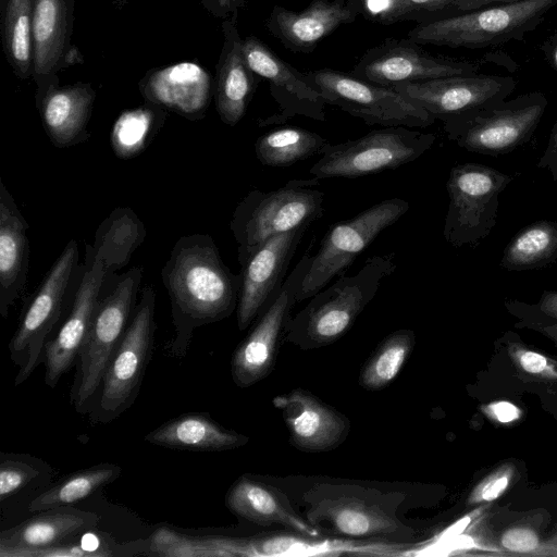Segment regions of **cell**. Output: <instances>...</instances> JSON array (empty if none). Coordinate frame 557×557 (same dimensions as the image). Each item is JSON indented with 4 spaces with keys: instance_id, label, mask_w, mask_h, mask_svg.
<instances>
[{
    "instance_id": "6da1fadb",
    "label": "cell",
    "mask_w": 557,
    "mask_h": 557,
    "mask_svg": "<svg viewBox=\"0 0 557 557\" xmlns=\"http://www.w3.org/2000/svg\"><path fill=\"white\" fill-rule=\"evenodd\" d=\"M176 331L171 350L184 356L196 327L230 317L236 309L240 274L223 262L210 235L181 237L161 272Z\"/></svg>"
},
{
    "instance_id": "7a4b0ae2",
    "label": "cell",
    "mask_w": 557,
    "mask_h": 557,
    "mask_svg": "<svg viewBox=\"0 0 557 557\" xmlns=\"http://www.w3.org/2000/svg\"><path fill=\"white\" fill-rule=\"evenodd\" d=\"M395 252L369 257L357 273H343L329 287L311 296L308 304L290 317L285 342L310 350L341 339L375 297L382 282L395 271Z\"/></svg>"
},
{
    "instance_id": "3957f363",
    "label": "cell",
    "mask_w": 557,
    "mask_h": 557,
    "mask_svg": "<svg viewBox=\"0 0 557 557\" xmlns=\"http://www.w3.org/2000/svg\"><path fill=\"white\" fill-rule=\"evenodd\" d=\"M404 494L356 484L319 483L304 495L306 519L320 532L347 539H405L413 530L397 517Z\"/></svg>"
},
{
    "instance_id": "277c9868",
    "label": "cell",
    "mask_w": 557,
    "mask_h": 557,
    "mask_svg": "<svg viewBox=\"0 0 557 557\" xmlns=\"http://www.w3.org/2000/svg\"><path fill=\"white\" fill-rule=\"evenodd\" d=\"M318 184L315 177L294 178L273 190L252 189L238 202L230 226L240 265L270 237L323 216L325 194L313 188Z\"/></svg>"
},
{
    "instance_id": "5b68a950",
    "label": "cell",
    "mask_w": 557,
    "mask_h": 557,
    "mask_svg": "<svg viewBox=\"0 0 557 557\" xmlns=\"http://www.w3.org/2000/svg\"><path fill=\"white\" fill-rule=\"evenodd\" d=\"M557 0H520L417 24L408 38L420 45L483 48L521 40L535 29Z\"/></svg>"
},
{
    "instance_id": "8992f818",
    "label": "cell",
    "mask_w": 557,
    "mask_h": 557,
    "mask_svg": "<svg viewBox=\"0 0 557 557\" xmlns=\"http://www.w3.org/2000/svg\"><path fill=\"white\" fill-rule=\"evenodd\" d=\"M547 104L544 94L532 91L446 119L443 128L448 139L469 152L503 156L531 139Z\"/></svg>"
},
{
    "instance_id": "52a82bcc",
    "label": "cell",
    "mask_w": 557,
    "mask_h": 557,
    "mask_svg": "<svg viewBox=\"0 0 557 557\" xmlns=\"http://www.w3.org/2000/svg\"><path fill=\"white\" fill-rule=\"evenodd\" d=\"M436 136L406 126L373 129L339 144H329L309 174L318 180L355 178L397 169L434 145Z\"/></svg>"
},
{
    "instance_id": "ba28073f",
    "label": "cell",
    "mask_w": 557,
    "mask_h": 557,
    "mask_svg": "<svg viewBox=\"0 0 557 557\" xmlns=\"http://www.w3.org/2000/svg\"><path fill=\"white\" fill-rule=\"evenodd\" d=\"M513 180L497 169L467 162L453 166L446 189L449 198L445 240L456 247H475L496 225L498 198Z\"/></svg>"
},
{
    "instance_id": "9c48e42d",
    "label": "cell",
    "mask_w": 557,
    "mask_h": 557,
    "mask_svg": "<svg viewBox=\"0 0 557 557\" xmlns=\"http://www.w3.org/2000/svg\"><path fill=\"white\" fill-rule=\"evenodd\" d=\"M141 277L143 269L132 268L98 302L77 356V370L72 388V401L77 410L100 388L103 375L126 331Z\"/></svg>"
},
{
    "instance_id": "30bf717a",
    "label": "cell",
    "mask_w": 557,
    "mask_h": 557,
    "mask_svg": "<svg viewBox=\"0 0 557 557\" xmlns=\"http://www.w3.org/2000/svg\"><path fill=\"white\" fill-rule=\"evenodd\" d=\"M408 201L393 197L359 212L354 218L333 224L311 256L310 267L297 296V302L309 299L334 277L346 273L355 259L387 227L407 213Z\"/></svg>"
},
{
    "instance_id": "8fae6325",
    "label": "cell",
    "mask_w": 557,
    "mask_h": 557,
    "mask_svg": "<svg viewBox=\"0 0 557 557\" xmlns=\"http://www.w3.org/2000/svg\"><path fill=\"white\" fill-rule=\"evenodd\" d=\"M326 104L339 108L368 125L428 127L436 119L392 87L332 69L306 72Z\"/></svg>"
},
{
    "instance_id": "7c38bea8",
    "label": "cell",
    "mask_w": 557,
    "mask_h": 557,
    "mask_svg": "<svg viewBox=\"0 0 557 557\" xmlns=\"http://www.w3.org/2000/svg\"><path fill=\"white\" fill-rule=\"evenodd\" d=\"M77 258L78 246L72 239L45 275L9 344L10 358L18 367L16 386L45 360L47 338L60 319Z\"/></svg>"
},
{
    "instance_id": "4fadbf2b",
    "label": "cell",
    "mask_w": 557,
    "mask_h": 557,
    "mask_svg": "<svg viewBox=\"0 0 557 557\" xmlns=\"http://www.w3.org/2000/svg\"><path fill=\"white\" fill-rule=\"evenodd\" d=\"M156 293L141 289L140 300L100 385L99 419L110 421L128 408L138 395L150 359L154 333Z\"/></svg>"
},
{
    "instance_id": "5bb4252c",
    "label": "cell",
    "mask_w": 557,
    "mask_h": 557,
    "mask_svg": "<svg viewBox=\"0 0 557 557\" xmlns=\"http://www.w3.org/2000/svg\"><path fill=\"white\" fill-rule=\"evenodd\" d=\"M311 256L304 255L287 275L276 297L256 319L249 334L236 347L231 373L234 383L242 388L265 379L274 369L278 346L284 337L292 309L310 267Z\"/></svg>"
},
{
    "instance_id": "9a60e30c",
    "label": "cell",
    "mask_w": 557,
    "mask_h": 557,
    "mask_svg": "<svg viewBox=\"0 0 557 557\" xmlns=\"http://www.w3.org/2000/svg\"><path fill=\"white\" fill-rule=\"evenodd\" d=\"M216 557H309L341 555L401 556L411 545L309 536L299 532L244 537L201 536Z\"/></svg>"
},
{
    "instance_id": "2e32d148",
    "label": "cell",
    "mask_w": 557,
    "mask_h": 557,
    "mask_svg": "<svg viewBox=\"0 0 557 557\" xmlns=\"http://www.w3.org/2000/svg\"><path fill=\"white\" fill-rule=\"evenodd\" d=\"M480 65L429 53L422 45L406 39H386L370 48L350 74L364 81L396 87L410 83L475 73Z\"/></svg>"
},
{
    "instance_id": "e0dca14e",
    "label": "cell",
    "mask_w": 557,
    "mask_h": 557,
    "mask_svg": "<svg viewBox=\"0 0 557 557\" xmlns=\"http://www.w3.org/2000/svg\"><path fill=\"white\" fill-rule=\"evenodd\" d=\"M243 52L251 71L269 84L278 107L276 113L260 120L259 126L285 123L296 115L325 121L326 102L306 73L287 63L252 35L243 39Z\"/></svg>"
},
{
    "instance_id": "ac0fdd59",
    "label": "cell",
    "mask_w": 557,
    "mask_h": 557,
    "mask_svg": "<svg viewBox=\"0 0 557 557\" xmlns=\"http://www.w3.org/2000/svg\"><path fill=\"white\" fill-rule=\"evenodd\" d=\"M511 76L479 72L394 87L436 120L465 115L507 99L516 89Z\"/></svg>"
},
{
    "instance_id": "d6986e66",
    "label": "cell",
    "mask_w": 557,
    "mask_h": 557,
    "mask_svg": "<svg viewBox=\"0 0 557 557\" xmlns=\"http://www.w3.org/2000/svg\"><path fill=\"white\" fill-rule=\"evenodd\" d=\"M310 225L270 237L240 265L237 325L246 330L280 293L289 264Z\"/></svg>"
},
{
    "instance_id": "ffe728a7",
    "label": "cell",
    "mask_w": 557,
    "mask_h": 557,
    "mask_svg": "<svg viewBox=\"0 0 557 557\" xmlns=\"http://www.w3.org/2000/svg\"><path fill=\"white\" fill-rule=\"evenodd\" d=\"M285 422L292 446L322 453L338 447L347 437L349 420L311 392L295 388L272 399Z\"/></svg>"
},
{
    "instance_id": "44dd1931",
    "label": "cell",
    "mask_w": 557,
    "mask_h": 557,
    "mask_svg": "<svg viewBox=\"0 0 557 557\" xmlns=\"http://www.w3.org/2000/svg\"><path fill=\"white\" fill-rule=\"evenodd\" d=\"M360 14L359 0H312L301 11L274 5L265 27L288 50L311 53L322 39Z\"/></svg>"
},
{
    "instance_id": "7402d4cb",
    "label": "cell",
    "mask_w": 557,
    "mask_h": 557,
    "mask_svg": "<svg viewBox=\"0 0 557 557\" xmlns=\"http://www.w3.org/2000/svg\"><path fill=\"white\" fill-rule=\"evenodd\" d=\"M107 273L102 260L91 257V263L76 290L70 315L55 337L46 345L45 383L51 388L57 386L61 376L77 359L100 300V290Z\"/></svg>"
},
{
    "instance_id": "603a6c76",
    "label": "cell",
    "mask_w": 557,
    "mask_h": 557,
    "mask_svg": "<svg viewBox=\"0 0 557 557\" xmlns=\"http://www.w3.org/2000/svg\"><path fill=\"white\" fill-rule=\"evenodd\" d=\"M96 513L71 505L42 510L0 535V557H23L24 553L74 540L98 527Z\"/></svg>"
},
{
    "instance_id": "cb8c5ba5",
    "label": "cell",
    "mask_w": 557,
    "mask_h": 557,
    "mask_svg": "<svg viewBox=\"0 0 557 557\" xmlns=\"http://www.w3.org/2000/svg\"><path fill=\"white\" fill-rule=\"evenodd\" d=\"M96 92L86 84L58 87L49 83L37 94V107L44 128L58 148L82 144L87 131Z\"/></svg>"
},
{
    "instance_id": "d4e9b609",
    "label": "cell",
    "mask_w": 557,
    "mask_h": 557,
    "mask_svg": "<svg viewBox=\"0 0 557 557\" xmlns=\"http://www.w3.org/2000/svg\"><path fill=\"white\" fill-rule=\"evenodd\" d=\"M27 231V221L0 181V314L4 319L26 288L29 262Z\"/></svg>"
},
{
    "instance_id": "484cf974",
    "label": "cell",
    "mask_w": 557,
    "mask_h": 557,
    "mask_svg": "<svg viewBox=\"0 0 557 557\" xmlns=\"http://www.w3.org/2000/svg\"><path fill=\"white\" fill-rule=\"evenodd\" d=\"M223 32L224 44L216 66L213 94L220 119L234 126L245 115L260 78L245 60L236 21L225 20Z\"/></svg>"
},
{
    "instance_id": "4316f807",
    "label": "cell",
    "mask_w": 557,
    "mask_h": 557,
    "mask_svg": "<svg viewBox=\"0 0 557 557\" xmlns=\"http://www.w3.org/2000/svg\"><path fill=\"white\" fill-rule=\"evenodd\" d=\"M226 507L253 523L277 524L309 536L321 532L293 508L287 496L275 486L250 475L237 479L225 496Z\"/></svg>"
},
{
    "instance_id": "83f0119b",
    "label": "cell",
    "mask_w": 557,
    "mask_h": 557,
    "mask_svg": "<svg viewBox=\"0 0 557 557\" xmlns=\"http://www.w3.org/2000/svg\"><path fill=\"white\" fill-rule=\"evenodd\" d=\"M214 90L210 73L194 62H181L152 72L143 85L145 98L193 119L200 115Z\"/></svg>"
},
{
    "instance_id": "f1b7e54d",
    "label": "cell",
    "mask_w": 557,
    "mask_h": 557,
    "mask_svg": "<svg viewBox=\"0 0 557 557\" xmlns=\"http://www.w3.org/2000/svg\"><path fill=\"white\" fill-rule=\"evenodd\" d=\"M72 0H35L33 16V70L38 89L54 78L67 53Z\"/></svg>"
},
{
    "instance_id": "f546056e",
    "label": "cell",
    "mask_w": 557,
    "mask_h": 557,
    "mask_svg": "<svg viewBox=\"0 0 557 557\" xmlns=\"http://www.w3.org/2000/svg\"><path fill=\"white\" fill-rule=\"evenodd\" d=\"M145 440L153 445L194 451H223L248 443L240 433L225 429L206 413H186L149 432Z\"/></svg>"
},
{
    "instance_id": "4dcf8cb0",
    "label": "cell",
    "mask_w": 557,
    "mask_h": 557,
    "mask_svg": "<svg viewBox=\"0 0 557 557\" xmlns=\"http://www.w3.org/2000/svg\"><path fill=\"white\" fill-rule=\"evenodd\" d=\"M146 228L131 208H116L99 225L91 257L102 260L108 272L125 267L143 243Z\"/></svg>"
},
{
    "instance_id": "1f68e13d",
    "label": "cell",
    "mask_w": 557,
    "mask_h": 557,
    "mask_svg": "<svg viewBox=\"0 0 557 557\" xmlns=\"http://www.w3.org/2000/svg\"><path fill=\"white\" fill-rule=\"evenodd\" d=\"M557 261V222L535 221L521 228L505 246L500 267L507 271H528Z\"/></svg>"
},
{
    "instance_id": "d6a6232c",
    "label": "cell",
    "mask_w": 557,
    "mask_h": 557,
    "mask_svg": "<svg viewBox=\"0 0 557 557\" xmlns=\"http://www.w3.org/2000/svg\"><path fill=\"white\" fill-rule=\"evenodd\" d=\"M330 141L320 134L301 127H282L261 135L255 144L259 162L273 168L290 166L322 154Z\"/></svg>"
},
{
    "instance_id": "836d02e7",
    "label": "cell",
    "mask_w": 557,
    "mask_h": 557,
    "mask_svg": "<svg viewBox=\"0 0 557 557\" xmlns=\"http://www.w3.org/2000/svg\"><path fill=\"white\" fill-rule=\"evenodd\" d=\"M416 345L412 330L400 329L388 334L363 364L359 375L362 388L377 392L387 387L399 374Z\"/></svg>"
},
{
    "instance_id": "e575fe53",
    "label": "cell",
    "mask_w": 557,
    "mask_h": 557,
    "mask_svg": "<svg viewBox=\"0 0 557 557\" xmlns=\"http://www.w3.org/2000/svg\"><path fill=\"white\" fill-rule=\"evenodd\" d=\"M121 472L122 469L113 463H99L76 471L32 499L28 510L38 512L58 506L72 505L115 481Z\"/></svg>"
},
{
    "instance_id": "d590c367",
    "label": "cell",
    "mask_w": 557,
    "mask_h": 557,
    "mask_svg": "<svg viewBox=\"0 0 557 557\" xmlns=\"http://www.w3.org/2000/svg\"><path fill=\"white\" fill-rule=\"evenodd\" d=\"M361 14L381 25L418 24L460 14L463 0H359Z\"/></svg>"
},
{
    "instance_id": "8d00e7d4",
    "label": "cell",
    "mask_w": 557,
    "mask_h": 557,
    "mask_svg": "<svg viewBox=\"0 0 557 557\" xmlns=\"http://www.w3.org/2000/svg\"><path fill=\"white\" fill-rule=\"evenodd\" d=\"M165 116L162 107L151 102L123 112L115 121L110 136L114 153L121 159L139 154L160 131Z\"/></svg>"
},
{
    "instance_id": "74e56055",
    "label": "cell",
    "mask_w": 557,
    "mask_h": 557,
    "mask_svg": "<svg viewBox=\"0 0 557 557\" xmlns=\"http://www.w3.org/2000/svg\"><path fill=\"white\" fill-rule=\"evenodd\" d=\"M35 0H8L3 38L9 61L21 77H28L33 64V16Z\"/></svg>"
},
{
    "instance_id": "f35d334b",
    "label": "cell",
    "mask_w": 557,
    "mask_h": 557,
    "mask_svg": "<svg viewBox=\"0 0 557 557\" xmlns=\"http://www.w3.org/2000/svg\"><path fill=\"white\" fill-rule=\"evenodd\" d=\"M500 342L521 380L557 384V359L527 345L511 332L506 333Z\"/></svg>"
},
{
    "instance_id": "ab89813d",
    "label": "cell",
    "mask_w": 557,
    "mask_h": 557,
    "mask_svg": "<svg viewBox=\"0 0 557 557\" xmlns=\"http://www.w3.org/2000/svg\"><path fill=\"white\" fill-rule=\"evenodd\" d=\"M148 542V553L156 556L216 557L201 536H189L166 527L154 531Z\"/></svg>"
},
{
    "instance_id": "60d3db41",
    "label": "cell",
    "mask_w": 557,
    "mask_h": 557,
    "mask_svg": "<svg viewBox=\"0 0 557 557\" xmlns=\"http://www.w3.org/2000/svg\"><path fill=\"white\" fill-rule=\"evenodd\" d=\"M500 545L508 552L532 556H556L557 532L543 541L539 532L529 525L516 524L507 528L500 536Z\"/></svg>"
},
{
    "instance_id": "b9f144b4",
    "label": "cell",
    "mask_w": 557,
    "mask_h": 557,
    "mask_svg": "<svg viewBox=\"0 0 557 557\" xmlns=\"http://www.w3.org/2000/svg\"><path fill=\"white\" fill-rule=\"evenodd\" d=\"M516 473L517 469L512 462L500 463L471 490L467 505H483L499 498L513 483Z\"/></svg>"
},
{
    "instance_id": "7bdbcfd3",
    "label": "cell",
    "mask_w": 557,
    "mask_h": 557,
    "mask_svg": "<svg viewBox=\"0 0 557 557\" xmlns=\"http://www.w3.org/2000/svg\"><path fill=\"white\" fill-rule=\"evenodd\" d=\"M38 474V469L33 463L2 454L0 463V500L4 502L24 488Z\"/></svg>"
},
{
    "instance_id": "ee69618b",
    "label": "cell",
    "mask_w": 557,
    "mask_h": 557,
    "mask_svg": "<svg viewBox=\"0 0 557 557\" xmlns=\"http://www.w3.org/2000/svg\"><path fill=\"white\" fill-rule=\"evenodd\" d=\"M505 305L508 311L520 319L557 322V290H545L533 305L516 299L507 300Z\"/></svg>"
},
{
    "instance_id": "f6af8a7d",
    "label": "cell",
    "mask_w": 557,
    "mask_h": 557,
    "mask_svg": "<svg viewBox=\"0 0 557 557\" xmlns=\"http://www.w3.org/2000/svg\"><path fill=\"white\" fill-rule=\"evenodd\" d=\"M482 411L494 422L500 425L512 424L521 417V410L507 400L493 401L482 407Z\"/></svg>"
},
{
    "instance_id": "bcb514c9",
    "label": "cell",
    "mask_w": 557,
    "mask_h": 557,
    "mask_svg": "<svg viewBox=\"0 0 557 557\" xmlns=\"http://www.w3.org/2000/svg\"><path fill=\"white\" fill-rule=\"evenodd\" d=\"M536 165L542 170L548 171L553 181L557 183V119L549 133L546 148Z\"/></svg>"
},
{
    "instance_id": "7dc6e473",
    "label": "cell",
    "mask_w": 557,
    "mask_h": 557,
    "mask_svg": "<svg viewBox=\"0 0 557 557\" xmlns=\"http://www.w3.org/2000/svg\"><path fill=\"white\" fill-rule=\"evenodd\" d=\"M209 11L215 16L224 20L236 21L238 4L237 0H202Z\"/></svg>"
},
{
    "instance_id": "c3c4849f",
    "label": "cell",
    "mask_w": 557,
    "mask_h": 557,
    "mask_svg": "<svg viewBox=\"0 0 557 557\" xmlns=\"http://www.w3.org/2000/svg\"><path fill=\"white\" fill-rule=\"evenodd\" d=\"M517 327H528L536 331L550 339L557 348V322L542 321L534 319H521L516 324Z\"/></svg>"
},
{
    "instance_id": "681fc988",
    "label": "cell",
    "mask_w": 557,
    "mask_h": 557,
    "mask_svg": "<svg viewBox=\"0 0 557 557\" xmlns=\"http://www.w3.org/2000/svg\"><path fill=\"white\" fill-rule=\"evenodd\" d=\"M520 0H463L460 7V13L469 12L484 7L516 2Z\"/></svg>"
},
{
    "instance_id": "f907efd6",
    "label": "cell",
    "mask_w": 557,
    "mask_h": 557,
    "mask_svg": "<svg viewBox=\"0 0 557 557\" xmlns=\"http://www.w3.org/2000/svg\"><path fill=\"white\" fill-rule=\"evenodd\" d=\"M549 60L557 72V34L554 38L553 45L550 47V51L548 53Z\"/></svg>"
},
{
    "instance_id": "816d5d0a",
    "label": "cell",
    "mask_w": 557,
    "mask_h": 557,
    "mask_svg": "<svg viewBox=\"0 0 557 557\" xmlns=\"http://www.w3.org/2000/svg\"><path fill=\"white\" fill-rule=\"evenodd\" d=\"M249 0H237L238 9L243 8Z\"/></svg>"
}]
</instances>
